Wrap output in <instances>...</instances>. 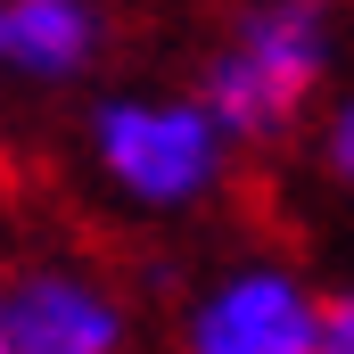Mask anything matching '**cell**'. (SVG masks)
I'll list each match as a JSON object with an SVG mask.
<instances>
[{"mask_svg": "<svg viewBox=\"0 0 354 354\" xmlns=\"http://www.w3.org/2000/svg\"><path fill=\"white\" fill-rule=\"evenodd\" d=\"M75 157H83L91 189L132 214V223H189L206 214L231 165H239V132L214 115V99L189 91H157V83H115L91 91L83 124H75Z\"/></svg>", "mask_w": 354, "mask_h": 354, "instance_id": "6da1fadb", "label": "cell"}, {"mask_svg": "<svg viewBox=\"0 0 354 354\" xmlns=\"http://www.w3.org/2000/svg\"><path fill=\"white\" fill-rule=\"evenodd\" d=\"M346 0H231L189 83L214 99L239 149H280L346 83Z\"/></svg>", "mask_w": 354, "mask_h": 354, "instance_id": "7a4b0ae2", "label": "cell"}, {"mask_svg": "<svg viewBox=\"0 0 354 354\" xmlns=\"http://www.w3.org/2000/svg\"><path fill=\"white\" fill-rule=\"evenodd\" d=\"M189 354H330V297L280 248H231L181 297Z\"/></svg>", "mask_w": 354, "mask_h": 354, "instance_id": "3957f363", "label": "cell"}, {"mask_svg": "<svg viewBox=\"0 0 354 354\" xmlns=\"http://www.w3.org/2000/svg\"><path fill=\"white\" fill-rule=\"evenodd\" d=\"M132 305L75 256H33L8 272V354H124Z\"/></svg>", "mask_w": 354, "mask_h": 354, "instance_id": "277c9868", "label": "cell"}, {"mask_svg": "<svg viewBox=\"0 0 354 354\" xmlns=\"http://www.w3.org/2000/svg\"><path fill=\"white\" fill-rule=\"evenodd\" d=\"M99 66H107L99 0H0V91L50 99V91H83Z\"/></svg>", "mask_w": 354, "mask_h": 354, "instance_id": "5b68a950", "label": "cell"}, {"mask_svg": "<svg viewBox=\"0 0 354 354\" xmlns=\"http://www.w3.org/2000/svg\"><path fill=\"white\" fill-rule=\"evenodd\" d=\"M305 157H313L322 189H338L354 206V83H338L322 99V115H313V132H305Z\"/></svg>", "mask_w": 354, "mask_h": 354, "instance_id": "8992f818", "label": "cell"}, {"mask_svg": "<svg viewBox=\"0 0 354 354\" xmlns=\"http://www.w3.org/2000/svg\"><path fill=\"white\" fill-rule=\"evenodd\" d=\"M330 354H354V288L330 297Z\"/></svg>", "mask_w": 354, "mask_h": 354, "instance_id": "52a82bcc", "label": "cell"}, {"mask_svg": "<svg viewBox=\"0 0 354 354\" xmlns=\"http://www.w3.org/2000/svg\"><path fill=\"white\" fill-rule=\"evenodd\" d=\"M0 354H8V272H0Z\"/></svg>", "mask_w": 354, "mask_h": 354, "instance_id": "ba28073f", "label": "cell"}]
</instances>
